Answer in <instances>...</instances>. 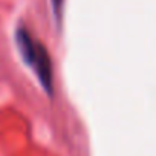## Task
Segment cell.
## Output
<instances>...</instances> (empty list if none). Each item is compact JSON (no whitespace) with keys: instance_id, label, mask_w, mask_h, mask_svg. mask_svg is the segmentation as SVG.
I'll return each instance as SVG.
<instances>
[{"instance_id":"6da1fadb","label":"cell","mask_w":156,"mask_h":156,"mask_svg":"<svg viewBox=\"0 0 156 156\" xmlns=\"http://www.w3.org/2000/svg\"><path fill=\"white\" fill-rule=\"evenodd\" d=\"M51 2H52V9H54L55 19H57V22L60 23V20H61V12H63V2H64V0H51Z\"/></svg>"}]
</instances>
